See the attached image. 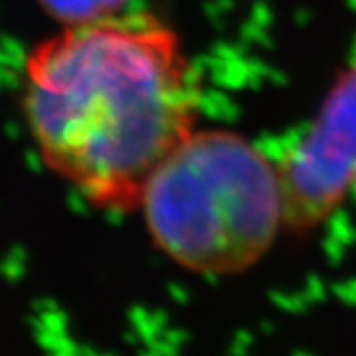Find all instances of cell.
<instances>
[{
	"label": "cell",
	"instance_id": "cell-6",
	"mask_svg": "<svg viewBox=\"0 0 356 356\" xmlns=\"http://www.w3.org/2000/svg\"><path fill=\"white\" fill-rule=\"evenodd\" d=\"M0 273L4 275L6 281H18L24 275V261H18L10 255H6L4 261L0 264Z\"/></svg>",
	"mask_w": 356,
	"mask_h": 356
},
{
	"label": "cell",
	"instance_id": "cell-5",
	"mask_svg": "<svg viewBox=\"0 0 356 356\" xmlns=\"http://www.w3.org/2000/svg\"><path fill=\"white\" fill-rule=\"evenodd\" d=\"M0 48L8 54V65L14 72H22L28 67V54H26L24 46L18 40L10 38V36H2L0 38Z\"/></svg>",
	"mask_w": 356,
	"mask_h": 356
},
{
	"label": "cell",
	"instance_id": "cell-13",
	"mask_svg": "<svg viewBox=\"0 0 356 356\" xmlns=\"http://www.w3.org/2000/svg\"><path fill=\"white\" fill-rule=\"evenodd\" d=\"M0 65H8V54L0 48Z\"/></svg>",
	"mask_w": 356,
	"mask_h": 356
},
{
	"label": "cell",
	"instance_id": "cell-11",
	"mask_svg": "<svg viewBox=\"0 0 356 356\" xmlns=\"http://www.w3.org/2000/svg\"><path fill=\"white\" fill-rule=\"evenodd\" d=\"M4 133H6L8 139H18V137H20V129H18L16 123H6V125H4Z\"/></svg>",
	"mask_w": 356,
	"mask_h": 356
},
{
	"label": "cell",
	"instance_id": "cell-10",
	"mask_svg": "<svg viewBox=\"0 0 356 356\" xmlns=\"http://www.w3.org/2000/svg\"><path fill=\"white\" fill-rule=\"evenodd\" d=\"M8 255L14 257V259H18V261H26V250L22 248V245H13V248H10V252H8Z\"/></svg>",
	"mask_w": 356,
	"mask_h": 356
},
{
	"label": "cell",
	"instance_id": "cell-3",
	"mask_svg": "<svg viewBox=\"0 0 356 356\" xmlns=\"http://www.w3.org/2000/svg\"><path fill=\"white\" fill-rule=\"evenodd\" d=\"M285 229L307 232L356 184V67L339 76L307 135L277 163Z\"/></svg>",
	"mask_w": 356,
	"mask_h": 356
},
{
	"label": "cell",
	"instance_id": "cell-9",
	"mask_svg": "<svg viewBox=\"0 0 356 356\" xmlns=\"http://www.w3.org/2000/svg\"><path fill=\"white\" fill-rule=\"evenodd\" d=\"M24 161L30 170H34V172H40V170H42L44 161H42V156H40V153H36V151H28V153L24 154Z\"/></svg>",
	"mask_w": 356,
	"mask_h": 356
},
{
	"label": "cell",
	"instance_id": "cell-8",
	"mask_svg": "<svg viewBox=\"0 0 356 356\" xmlns=\"http://www.w3.org/2000/svg\"><path fill=\"white\" fill-rule=\"evenodd\" d=\"M0 83H2V88L8 89H18L20 86V79L10 65H0Z\"/></svg>",
	"mask_w": 356,
	"mask_h": 356
},
{
	"label": "cell",
	"instance_id": "cell-4",
	"mask_svg": "<svg viewBox=\"0 0 356 356\" xmlns=\"http://www.w3.org/2000/svg\"><path fill=\"white\" fill-rule=\"evenodd\" d=\"M42 4L58 20L76 26L119 13L125 0H42Z\"/></svg>",
	"mask_w": 356,
	"mask_h": 356
},
{
	"label": "cell",
	"instance_id": "cell-12",
	"mask_svg": "<svg viewBox=\"0 0 356 356\" xmlns=\"http://www.w3.org/2000/svg\"><path fill=\"white\" fill-rule=\"evenodd\" d=\"M34 309L40 311V313H46V311H54V305H51L50 301H36Z\"/></svg>",
	"mask_w": 356,
	"mask_h": 356
},
{
	"label": "cell",
	"instance_id": "cell-2",
	"mask_svg": "<svg viewBox=\"0 0 356 356\" xmlns=\"http://www.w3.org/2000/svg\"><path fill=\"white\" fill-rule=\"evenodd\" d=\"M139 208L172 261L210 275L252 267L285 228L277 165L229 131H194L156 168Z\"/></svg>",
	"mask_w": 356,
	"mask_h": 356
},
{
	"label": "cell",
	"instance_id": "cell-14",
	"mask_svg": "<svg viewBox=\"0 0 356 356\" xmlns=\"http://www.w3.org/2000/svg\"><path fill=\"white\" fill-rule=\"evenodd\" d=\"M0 88H2V83H0Z\"/></svg>",
	"mask_w": 356,
	"mask_h": 356
},
{
	"label": "cell",
	"instance_id": "cell-1",
	"mask_svg": "<svg viewBox=\"0 0 356 356\" xmlns=\"http://www.w3.org/2000/svg\"><path fill=\"white\" fill-rule=\"evenodd\" d=\"M198 77L149 13L70 26L30 65L26 113L51 165L109 214L139 208L156 168L196 131Z\"/></svg>",
	"mask_w": 356,
	"mask_h": 356
},
{
	"label": "cell",
	"instance_id": "cell-7",
	"mask_svg": "<svg viewBox=\"0 0 356 356\" xmlns=\"http://www.w3.org/2000/svg\"><path fill=\"white\" fill-rule=\"evenodd\" d=\"M42 325H44L46 331L60 334L62 329H64V315L58 313V311H46V313H42Z\"/></svg>",
	"mask_w": 356,
	"mask_h": 356
}]
</instances>
